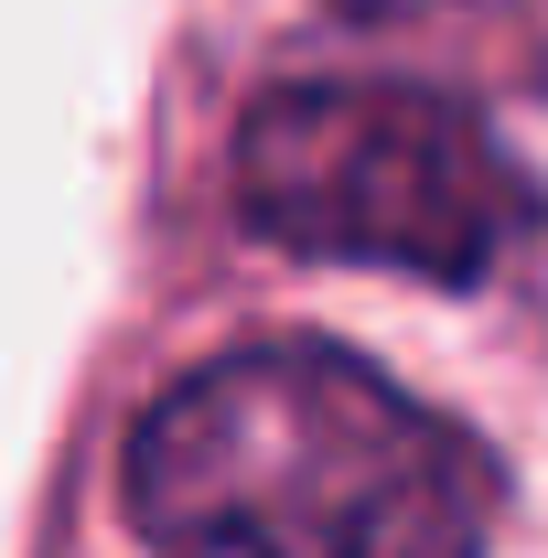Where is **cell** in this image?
<instances>
[{
	"instance_id": "6da1fadb",
	"label": "cell",
	"mask_w": 548,
	"mask_h": 558,
	"mask_svg": "<svg viewBox=\"0 0 548 558\" xmlns=\"http://www.w3.org/2000/svg\"><path fill=\"white\" fill-rule=\"evenodd\" d=\"M495 462L474 429L344 344H248L130 429V515L172 558H484Z\"/></svg>"
},
{
	"instance_id": "7a4b0ae2",
	"label": "cell",
	"mask_w": 548,
	"mask_h": 558,
	"mask_svg": "<svg viewBox=\"0 0 548 558\" xmlns=\"http://www.w3.org/2000/svg\"><path fill=\"white\" fill-rule=\"evenodd\" d=\"M237 215L355 269L484 279L527 236V183L474 108L398 75H301L237 130Z\"/></svg>"
}]
</instances>
